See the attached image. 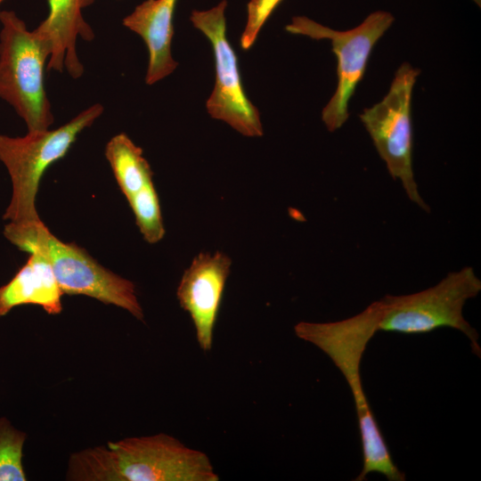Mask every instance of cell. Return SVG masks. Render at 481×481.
<instances>
[{
    "mask_svg": "<svg viewBox=\"0 0 481 481\" xmlns=\"http://www.w3.org/2000/svg\"><path fill=\"white\" fill-rule=\"evenodd\" d=\"M62 295L48 259L39 251H31L27 263L0 286V316L22 305H37L49 314H59Z\"/></svg>",
    "mask_w": 481,
    "mask_h": 481,
    "instance_id": "4fadbf2b",
    "label": "cell"
},
{
    "mask_svg": "<svg viewBox=\"0 0 481 481\" xmlns=\"http://www.w3.org/2000/svg\"><path fill=\"white\" fill-rule=\"evenodd\" d=\"M94 0H47L49 12L36 28L51 42L52 53L46 66L48 70L62 72L78 78L84 67L77 53V41L80 37L91 41L94 34L85 20L82 10Z\"/></svg>",
    "mask_w": 481,
    "mask_h": 481,
    "instance_id": "8fae6325",
    "label": "cell"
},
{
    "mask_svg": "<svg viewBox=\"0 0 481 481\" xmlns=\"http://www.w3.org/2000/svg\"><path fill=\"white\" fill-rule=\"evenodd\" d=\"M127 201L144 240L150 244L161 240L165 235V228L153 181L133 194Z\"/></svg>",
    "mask_w": 481,
    "mask_h": 481,
    "instance_id": "9a60e30c",
    "label": "cell"
},
{
    "mask_svg": "<svg viewBox=\"0 0 481 481\" xmlns=\"http://www.w3.org/2000/svg\"><path fill=\"white\" fill-rule=\"evenodd\" d=\"M376 306L372 302L363 311L346 319L328 322H299L294 326L296 336L322 350L349 386L362 444L361 477L371 473L389 477L397 470L368 403L360 376V364L366 346L378 332Z\"/></svg>",
    "mask_w": 481,
    "mask_h": 481,
    "instance_id": "7a4b0ae2",
    "label": "cell"
},
{
    "mask_svg": "<svg viewBox=\"0 0 481 481\" xmlns=\"http://www.w3.org/2000/svg\"><path fill=\"white\" fill-rule=\"evenodd\" d=\"M26 433L5 417L0 418V481H25L22 464Z\"/></svg>",
    "mask_w": 481,
    "mask_h": 481,
    "instance_id": "2e32d148",
    "label": "cell"
},
{
    "mask_svg": "<svg viewBox=\"0 0 481 481\" xmlns=\"http://www.w3.org/2000/svg\"><path fill=\"white\" fill-rule=\"evenodd\" d=\"M481 291V280L472 266L448 273L436 285L406 295H386L374 301L378 331L423 334L441 328L462 332L473 354L480 358L479 335L465 319L463 308Z\"/></svg>",
    "mask_w": 481,
    "mask_h": 481,
    "instance_id": "277c9868",
    "label": "cell"
},
{
    "mask_svg": "<svg viewBox=\"0 0 481 481\" xmlns=\"http://www.w3.org/2000/svg\"><path fill=\"white\" fill-rule=\"evenodd\" d=\"M104 153L126 200L152 181L153 173L142 148L135 145L127 135L120 133L114 135L107 143Z\"/></svg>",
    "mask_w": 481,
    "mask_h": 481,
    "instance_id": "5bb4252c",
    "label": "cell"
},
{
    "mask_svg": "<svg viewBox=\"0 0 481 481\" xmlns=\"http://www.w3.org/2000/svg\"><path fill=\"white\" fill-rule=\"evenodd\" d=\"M282 0H249L247 4V20L240 37V46L249 50L267 19Z\"/></svg>",
    "mask_w": 481,
    "mask_h": 481,
    "instance_id": "e0dca14e",
    "label": "cell"
},
{
    "mask_svg": "<svg viewBox=\"0 0 481 481\" xmlns=\"http://www.w3.org/2000/svg\"><path fill=\"white\" fill-rule=\"evenodd\" d=\"M478 6H480L481 0H473Z\"/></svg>",
    "mask_w": 481,
    "mask_h": 481,
    "instance_id": "ac0fdd59",
    "label": "cell"
},
{
    "mask_svg": "<svg viewBox=\"0 0 481 481\" xmlns=\"http://www.w3.org/2000/svg\"><path fill=\"white\" fill-rule=\"evenodd\" d=\"M226 7L227 1L222 0L208 10L192 11L190 16L193 26L210 42L214 53L216 81L206 108L213 118L227 123L240 134L261 136L264 131L259 111L244 92L237 55L227 38Z\"/></svg>",
    "mask_w": 481,
    "mask_h": 481,
    "instance_id": "9c48e42d",
    "label": "cell"
},
{
    "mask_svg": "<svg viewBox=\"0 0 481 481\" xmlns=\"http://www.w3.org/2000/svg\"><path fill=\"white\" fill-rule=\"evenodd\" d=\"M176 3L177 0H145L123 19V25L139 35L147 46L145 82L148 85L167 77L178 65L171 53Z\"/></svg>",
    "mask_w": 481,
    "mask_h": 481,
    "instance_id": "7c38bea8",
    "label": "cell"
},
{
    "mask_svg": "<svg viewBox=\"0 0 481 481\" xmlns=\"http://www.w3.org/2000/svg\"><path fill=\"white\" fill-rule=\"evenodd\" d=\"M66 477L76 481H218L206 453L164 433L127 437L73 453Z\"/></svg>",
    "mask_w": 481,
    "mask_h": 481,
    "instance_id": "6da1fadb",
    "label": "cell"
},
{
    "mask_svg": "<svg viewBox=\"0 0 481 481\" xmlns=\"http://www.w3.org/2000/svg\"><path fill=\"white\" fill-rule=\"evenodd\" d=\"M393 21L390 12L376 11L359 26L346 31L334 30L303 16L294 17L286 26L289 33L331 41L338 61V86L322 111V119L330 132L340 128L348 118L349 101L364 76L371 51Z\"/></svg>",
    "mask_w": 481,
    "mask_h": 481,
    "instance_id": "ba28073f",
    "label": "cell"
},
{
    "mask_svg": "<svg viewBox=\"0 0 481 481\" xmlns=\"http://www.w3.org/2000/svg\"><path fill=\"white\" fill-rule=\"evenodd\" d=\"M0 23V99L14 109L28 132L47 130L54 121L44 86L51 42L37 29L29 30L13 11H1Z\"/></svg>",
    "mask_w": 481,
    "mask_h": 481,
    "instance_id": "5b68a950",
    "label": "cell"
},
{
    "mask_svg": "<svg viewBox=\"0 0 481 481\" xmlns=\"http://www.w3.org/2000/svg\"><path fill=\"white\" fill-rule=\"evenodd\" d=\"M231 265V258L220 251L201 252L184 271L176 289L180 306L190 314L197 342L205 352L213 346L214 328Z\"/></svg>",
    "mask_w": 481,
    "mask_h": 481,
    "instance_id": "30bf717a",
    "label": "cell"
},
{
    "mask_svg": "<svg viewBox=\"0 0 481 481\" xmlns=\"http://www.w3.org/2000/svg\"><path fill=\"white\" fill-rule=\"evenodd\" d=\"M4 0H0V4L4 2Z\"/></svg>",
    "mask_w": 481,
    "mask_h": 481,
    "instance_id": "d6986e66",
    "label": "cell"
},
{
    "mask_svg": "<svg viewBox=\"0 0 481 481\" xmlns=\"http://www.w3.org/2000/svg\"><path fill=\"white\" fill-rule=\"evenodd\" d=\"M102 112V105L95 103L53 130L28 132L22 137L0 135V161L12 185V198L3 216L4 220L13 224L41 221L36 198L42 176L52 164L67 154L79 134Z\"/></svg>",
    "mask_w": 481,
    "mask_h": 481,
    "instance_id": "8992f818",
    "label": "cell"
},
{
    "mask_svg": "<svg viewBox=\"0 0 481 481\" xmlns=\"http://www.w3.org/2000/svg\"><path fill=\"white\" fill-rule=\"evenodd\" d=\"M4 237L19 249L37 250L49 261L63 294L85 295L114 305L143 321L135 284L99 264L86 249L54 236L42 221L28 224H7Z\"/></svg>",
    "mask_w": 481,
    "mask_h": 481,
    "instance_id": "3957f363",
    "label": "cell"
},
{
    "mask_svg": "<svg viewBox=\"0 0 481 481\" xmlns=\"http://www.w3.org/2000/svg\"><path fill=\"white\" fill-rule=\"evenodd\" d=\"M420 69L403 63L396 70L387 95L381 102L360 114V119L389 175L400 181L408 199L429 213L421 197L412 167L413 135L411 101Z\"/></svg>",
    "mask_w": 481,
    "mask_h": 481,
    "instance_id": "52a82bcc",
    "label": "cell"
}]
</instances>
